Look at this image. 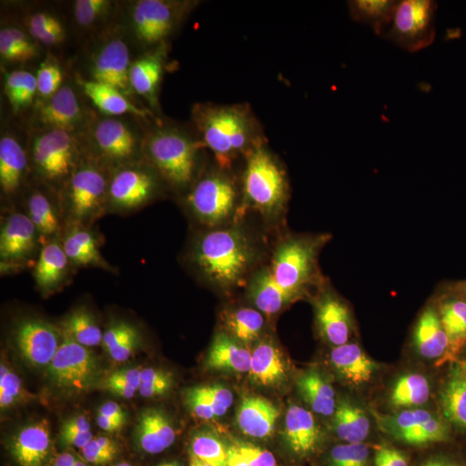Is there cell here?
Returning a JSON list of instances; mask_svg holds the SVG:
<instances>
[{"mask_svg":"<svg viewBox=\"0 0 466 466\" xmlns=\"http://www.w3.org/2000/svg\"><path fill=\"white\" fill-rule=\"evenodd\" d=\"M287 188L325 249L349 256L359 238L400 213L390 183L372 156L330 157L294 155L288 161Z\"/></svg>","mask_w":466,"mask_h":466,"instance_id":"obj_1","label":"cell"},{"mask_svg":"<svg viewBox=\"0 0 466 466\" xmlns=\"http://www.w3.org/2000/svg\"><path fill=\"white\" fill-rule=\"evenodd\" d=\"M388 383L376 352L358 337H348L299 352L285 373L284 392L309 424L345 437L370 428Z\"/></svg>","mask_w":466,"mask_h":466,"instance_id":"obj_2","label":"cell"},{"mask_svg":"<svg viewBox=\"0 0 466 466\" xmlns=\"http://www.w3.org/2000/svg\"><path fill=\"white\" fill-rule=\"evenodd\" d=\"M309 226L293 196L232 175L217 183L213 236L235 257L251 284L278 290L305 257Z\"/></svg>","mask_w":466,"mask_h":466,"instance_id":"obj_3","label":"cell"},{"mask_svg":"<svg viewBox=\"0 0 466 466\" xmlns=\"http://www.w3.org/2000/svg\"><path fill=\"white\" fill-rule=\"evenodd\" d=\"M39 220L54 274L86 294L128 232L116 202L84 193L45 191Z\"/></svg>","mask_w":466,"mask_h":466,"instance_id":"obj_4","label":"cell"},{"mask_svg":"<svg viewBox=\"0 0 466 466\" xmlns=\"http://www.w3.org/2000/svg\"><path fill=\"white\" fill-rule=\"evenodd\" d=\"M361 265L363 305L359 317L377 312L398 327L421 323L434 297L431 258L400 213L381 223L367 238Z\"/></svg>","mask_w":466,"mask_h":466,"instance_id":"obj_5","label":"cell"},{"mask_svg":"<svg viewBox=\"0 0 466 466\" xmlns=\"http://www.w3.org/2000/svg\"><path fill=\"white\" fill-rule=\"evenodd\" d=\"M299 2L200 0L180 16V32L201 67L214 76L254 66Z\"/></svg>","mask_w":466,"mask_h":466,"instance_id":"obj_6","label":"cell"},{"mask_svg":"<svg viewBox=\"0 0 466 466\" xmlns=\"http://www.w3.org/2000/svg\"><path fill=\"white\" fill-rule=\"evenodd\" d=\"M218 182L198 174L152 173L143 167L118 205L131 231L168 254L213 240Z\"/></svg>","mask_w":466,"mask_h":466,"instance_id":"obj_7","label":"cell"},{"mask_svg":"<svg viewBox=\"0 0 466 466\" xmlns=\"http://www.w3.org/2000/svg\"><path fill=\"white\" fill-rule=\"evenodd\" d=\"M167 256L128 228L124 241L87 293L99 341L137 339L144 329L161 319Z\"/></svg>","mask_w":466,"mask_h":466,"instance_id":"obj_8","label":"cell"},{"mask_svg":"<svg viewBox=\"0 0 466 466\" xmlns=\"http://www.w3.org/2000/svg\"><path fill=\"white\" fill-rule=\"evenodd\" d=\"M198 67L200 64L177 27L164 41L131 60L127 85L130 116L126 118L167 128L208 156L202 150L205 146L193 116L201 90Z\"/></svg>","mask_w":466,"mask_h":466,"instance_id":"obj_9","label":"cell"},{"mask_svg":"<svg viewBox=\"0 0 466 466\" xmlns=\"http://www.w3.org/2000/svg\"><path fill=\"white\" fill-rule=\"evenodd\" d=\"M349 256L328 249L303 257L279 288L276 303L290 327L311 343L332 341L359 318L363 300Z\"/></svg>","mask_w":466,"mask_h":466,"instance_id":"obj_10","label":"cell"},{"mask_svg":"<svg viewBox=\"0 0 466 466\" xmlns=\"http://www.w3.org/2000/svg\"><path fill=\"white\" fill-rule=\"evenodd\" d=\"M251 284L235 257L217 240L171 251L162 276L161 318L207 317Z\"/></svg>","mask_w":466,"mask_h":466,"instance_id":"obj_11","label":"cell"},{"mask_svg":"<svg viewBox=\"0 0 466 466\" xmlns=\"http://www.w3.org/2000/svg\"><path fill=\"white\" fill-rule=\"evenodd\" d=\"M126 147L113 121H97L75 148L52 155L45 191L84 193L118 204L143 170Z\"/></svg>","mask_w":466,"mask_h":466,"instance_id":"obj_12","label":"cell"},{"mask_svg":"<svg viewBox=\"0 0 466 466\" xmlns=\"http://www.w3.org/2000/svg\"><path fill=\"white\" fill-rule=\"evenodd\" d=\"M404 400L410 419L444 450L466 433V352H441L416 368Z\"/></svg>","mask_w":466,"mask_h":466,"instance_id":"obj_13","label":"cell"},{"mask_svg":"<svg viewBox=\"0 0 466 466\" xmlns=\"http://www.w3.org/2000/svg\"><path fill=\"white\" fill-rule=\"evenodd\" d=\"M254 66L214 76L202 86L195 103V126L204 146L216 149L233 173H241L240 135L245 113L253 99Z\"/></svg>","mask_w":466,"mask_h":466,"instance_id":"obj_14","label":"cell"},{"mask_svg":"<svg viewBox=\"0 0 466 466\" xmlns=\"http://www.w3.org/2000/svg\"><path fill=\"white\" fill-rule=\"evenodd\" d=\"M61 366L56 346L39 319L17 318L5 327L0 343L3 401L30 400L50 385Z\"/></svg>","mask_w":466,"mask_h":466,"instance_id":"obj_15","label":"cell"},{"mask_svg":"<svg viewBox=\"0 0 466 466\" xmlns=\"http://www.w3.org/2000/svg\"><path fill=\"white\" fill-rule=\"evenodd\" d=\"M112 121L126 146L152 173L198 174L218 180L235 175L222 161L208 157L167 128L126 118L118 110Z\"/></svg>","mask_w":466,"mask_h":466,"instance_id":"obj_16","label":"cell"},{"mask_svg":"<svg viewBox=\"0 0 466 466\" xmlns=\"http://www.w3.org/2000/svg\"><path fill=\"white\" fill-rule=\"evenodd\" d=\"M46 259L41 220L16 198L0 207V283L12 299L32 289Z\"/></svg>","mask_w":466,"mask_h":466,"instance_id":"obj_17","label":"cell"},{"mask_svg":"<svg viewBox=\"0 0 466 466\" xmlns=\"http://www.w3.org/2000/svg\"><path fill=\"white\" fill-rule=\"evenodd\" d=\"M45 281L39 294V321L56 346L61 366L91 358L97 333L88 306L87 294L66 279Z\"/></svg>","mask_w":466,"mask_h":466,"instance_id":"obj_18","label":"cell"},{"mask_svg":"<svg viewBox=\"0 0 466 466\" xmlns=\"http://www.w3.org/2000/svg\"><path fill=\"white\" fill-rule=\"evenodd\" d=\"M108 401L91 358L67 364L58 377L50 410L58 437L66 441L87 437L99 426Z\"/></svg>","mask_w":466,"mask_h":466,"instance_id":"obj_19","label":"cell"},{"mask_svg":"<svg viewBox=\"0 0 466 466\" xmlns=\"http://www.w3.org/2000/svg\"><path fill=\"white\" fill-rule=\"evenodd\" d=\"M91 360L109 400H146L168 406L150 379L152 359L137 339H100Z\"/></svg>","mask_w":466,"mask_h":466,"instance_id":"obj_20","label":"cell"},{"mask_svg":"<svg viewBox=\"0 0 466 466\" xmlns=\"http://www.w3.org/2000/svg\"><path fill=\"white\" fill-rule=\"evenodd\" d=\"M182 5L168 0H115L108 3V29L116 48L131 58L177 32Z\"/></svg>","mask_w":466,"mask_h":466,"instance_id":"obj_21","label":"cell"},{"mask_svg":"<svg viewBox=\"0 0 466 466\" xmlns=\"http://www.w3.org/2000/svg\"><path fill=\"white\" fill-rule=\"evenodd\" d=\"M370 429L373 446L388 466H421L444 450L412 421L404 400L382 408Z\"/></svg>","mask_w":466,"mask_h":466,"instance_id":"obj_22","label":"cell"},{"mask_svg":"<svg viewBox=\"0 0 466 466\" xmlns=\"http://www.w3.org/2000/svg\"><path fill=\"white\" fill-rule=\"evenodd\" d=\"M5 139L24 173L41 167L56 148L54 112L38 104L8 108Z\"/></svg>","mask_w":466,"mask_h":466,"instance_id":"obj_23","label":"cell"},{"mask_svg":"<svg viewBox=\"0 0 466 466\" xmlns=\"http://www.w3.org/2000/svg\"><path fill=\"white\" fill-rule=\"evenodd\" d=\"M0 56L8 57L23 72L27 96H41L63 84L64 69L29 35L8 29L3 32Z\"/></svg>","mask_w":466,"mask_h":466,"instance_id":"obj_24","label":"cell"},{"mask_svg":"<svg viewBox=\"0 0 466 466\" xmlns=\"http://www.w3.org/2000/svg\"><path fill=\"white\" fill-rule=\"evenodd\" d=\"M54 116L56 126L55 152L75 148L99 121L94 99L88 88L78 79H72L66 90L61 92Z\"/></svg>","mask_w":466,"mask_h":466,"instance_id":"obj_25","label":"cell"},{"mask_svg":"<svg viewBox=\"0 0 466 466\" xmlns=\"http://www.w3.org/2000/svg\"><path fill=\"white\" fill-rule=\"evenodd\" d=\"M51 58L72 43L96 35L84 20L67 12H42L27 34Z\"/></svg>","mask_w":466,"mask_h":466,"instance_id":"obj_26","label":"cell"},{"mask_svg":"<svg viewBox=\"0 0 466 466\" xmlns=\"http://www.w3.org/2000/svg\"><path fill=\"white\" fill-rule=\"evenodd\" d=\"M349 466H388V465H382V464H380V462H375V461H360V462H355V464L349 465Z\"/></svg>","mask_w":466,"mask_h":466,"instance_id":"obj_27","label":"cell"},{"mask_svg":"<svg viewBox=\"0 0 466 466\" xmlns=\"http://www.w3.org/2000/svg\"><path fill=\"white\" fill-rule=\"evenodd\" d=\"M110 466H133L131 464H128V462H124V461H121V462H116V464H113V465H110Z\"/></svg>","mask_w":466,"mask_h":466,"instance_id":"obj_28","label":"cell"}]
</instances>
